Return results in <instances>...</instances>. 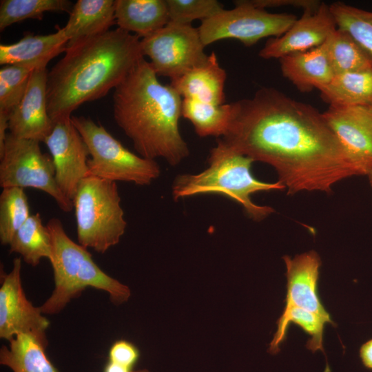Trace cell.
<instances>
[{
  "instance_id": "6da1fadb",
  "label": "cell",
  "mask_w": 372,
  "mask_h": 372,
  "mask_svg": "<svg viewBox=\"0 0 372 372\" xmlns=\"http://www.w3.org/2000/svg\"><path fill=\"white\" fill-rule=\"evenodd\" d=\"M223 142L254 161L274 168L288 194L331 193L337 183L361 172L322 113L273 87L231 103Z\"/></svg>"
},
{
  "instance_id": "7a4b0ae2",
  "label": "cell",
  "mask_w": 372,
  "mask_h": 372,
  "mask_svg": "<svg viewBox=\"0 0 372 372\" xmlns=\"http://www.w3.org/2000/svg\"><path fill=\"white\" fill-rule=\"evenodd\" d=\"M48 72L47 107L53 123L115 89L144 58L141 38L118 28L66 46Z\"/></svg>"
},
{
  "instance_id": "3957f363",
  "label": "cell",
  "mask_w": 372,
  "mask_h": 372,
  "mask_svg": "<svg viewBox=\"0 0 372 372\" xmlns=\"http://www.w3.org/2000/svg\"><path fill=\"white\" fill-rule=\"evenodd\" d=\"M182 100L143 58L114 89L113 116L141 156L175 166L189 154L178 127Z\"/></svg>"
},
{
  "instance_id": "277c9868",
  "label": "cell",
  "mask_w": 372,
  "mask_h": 372,
  "mask_svg": "<svg viewBox=\"0 0 372 372\" xmlns=\"http://www.w3.org/2000/svg\"><path fill=\"white\" fill-rule=\"evenodd\" d=\"M254 161L228 146L220 138L210 151L209 166L196 174L178 175L172 185L174 200L203 194H220L241 205L254 220H261L274 212L266 205L254 203L251 196L261 192L285 189L279 182L266 183L251 172Z\"/></svg>"
},
{
  "instance_id": "5b68a950",
  "label": "cell",
  "mask_w": 372,
  "mask_h": 372,
  "mask_svg": "<svg viewBox=\"0 0 372 372\" xmlns=\"http://www.w3.org/2000/svg\"><path fill=\"white\" fill-rule=\"evenodd\" d=\"M52 241L51 262L54 289L39 307L43 314H55L87 287L103 290L112 302L120 304L131 296L130 288L105 273L93 260L86 248L74 242L66 234L59 218L46 225Z\"/></svg>"
},
{
  "instance_id": "8992f818",
  "label": "cell",
  "mask_w": 372,
  "mask_h": 372,
  "mask_svg": "<svg viewBox=\"0 0 372 372\" xmlns=\"http://www.w3.org/2000/svg\"><path fill=\"white\" fill-rule=\"evenodd\" d=\"M72 202L79 244L103 254L118 243L127 223L116 182L89 175Z\"/></svg>"
},
{
  "instance_id": "52a82bcc",
  "label": "cell",
  "mask_w": 372,
  "mask_h": 372,
  "mask_svg": "<svg viewBox=\"0 0 372 372\" xmlns=\"http://www.w3.org/2000/svg\"><path fill=\"white\" fill-rule=\"evenodd\" d=\"M71 119L91 156L87 161L89 175L138 185H149L160 176V167L155 160L130 152L103 125L85 116H72Z\"/></svg>"
},
{
  "instance_id": "ba28073f",
  "label": "cell",
  "mask_w": 372,
  "mask_h": 372,
  "mask_svg": "<svg viewBox=\"0 0 372 372\" xmlns=\"http://www.w3.org/2000/svg\"><path fill=\"white\" fill-rule=\"evenodd\" d=\"M39 143L7 134L0 150V186L41 190L52 197L61 209L69 212L73 202L59 187L52 158L42 152Z\"/></svg>"
},
{
  "instance_id": "9c48e42d",
  "label": "cell",
  "mask_w": 372,
  "mask_h": 372,
  "mask_svg": "<svg viewBox=\"0 0 372 372\" xmlns=\"http://www.w3.org/2000/svg\"><path fill=\"white\" fill-rule=\"evenodd\" d=\"M234 3V8H223L201 21L198 29L205 46L223 39H234L249 47L263 38L282 35L297 19L292 14L272 13L255 8L245 0H236Z\"/></svg>"
},
{
  "instance_id": "30bf717a",
  "label": "cell",
  "mask_w": 372,
  "mask_h": 372,
  "mask_svg": "<svg viewBox=\"0 0 372 372\" xmlns=\"http://www.w3.org/2000/svg\"><path fill=\"white\" fill-rule=\"evenodd\" d=\"M143 56L157 76L174 80L207 58L198 28L192 24L169 21L155 32L141 39Z\"/></svg>"
},
{
  "instance_id": "8fae6325",
  "label": "cell",
  "mask_w": 372,
  "mask_h": 372,
  "mask_svg": "<svg viewBox=\"0 0 372 372\" xmlns=\"http://www.w3.org/2000/svg\"><path fill=\"white\" fill-rule=\"evenodd\" d=\"M21 259L13 260L11 271L1 269L0 337L9 342L21 333L34 335L48 342L45 331L50 322L27 299L21 278Z\"/></svg>"
},
{
  "instance_id": "7c38bea8",
  "label": "cell",
  "mask_w": 372,
  "mask_h": 372,
  "mask_svg": "<svg viewBox=\"0 0 372 372\" xmlns=\"http://www.w3.org/2000/svg\"><path fill=\"white\" fill-rule=\"evenodd\" d=\"M71 118L54 123L44 143L54 165L59 187L72 201L80 183L89 176L90 154Z\"/></svg>"
},
{
  "instance_id": "4fadbf2b",
  "label": "cell",
  "mask_w": 372,
  "mask_h": 372,
  "mask_svg": "<svg viewBox=\"0 0 372 372\" xmlns=\"http://www.w3.org/2000/svg\"><path fill=\"white\" fill-rule=\"evenodd\" d=\"M323 116L362 176L372 170V106L329 105Z\"/></svg>"
},
{
  "instance_id": "5bb4252c",
  "label": "cell",
  "mask_w": 372,
  "mask_h": 372,
  "mask_svg": "<svg viewBox=\"0 0 372 372\" xmlns=\"http://www.w3.org/2000/svg\"><path fill=\"white\" fill-rule=\"evenodd\" d=\"M337 28L329 6L322 2L315 12H303L282 35L268 39L258 55L278 59L322 45Z\"/></svg>"
},
{
  "instance_id": "9a60e30c",
  "label": "cell",
  "mask_w": 372,
  "mask_h": 372,
  "mask_svg": "<svg viewBox=\"0 0 372 372\" xmlns=\"http://www.w3.org/2000/svg\"><path fill=\"white\" fill-rule=\"evenodd\" d=\"M48 72L47 68L32 72L23 98L9 116L12 136L44 143L50 134L54 123L47 107Z\"/></svg>"
},
{
  "instance_id": "2e32d148",
  "label": "cell",
  "mask_w": 372,
  "mask_h": 372,
  "mask_svg": "<svg viewBox=\"0 0 372 372\" xmlns=\"http://www.w3.org/2000/svg\"><path fill=\"white\" fill-rule=\"evenodd\" d=\"M286 265L287 295L284 308L296 307L313 313L335 327L318 293L322 262L318 254L311 250L293 258L282 257Z\"/></svg>"
},
{
  "instance_id": "e0dca14e",
  "label": "cell",
  "mask_w": 372,
  "mask_h": 372,
  "mask_svg": "<svg viewBox=\"0 0 372 372\" xmlns=\"http://www.w3.org/2000/svg\"><path fill=\"white\" fill-rule=\"evenodd\" d=\"M48 34H25L18 41L0 45L1 65H15L32 71L45 69L55 56L65 52L68 42L63 28Z\"/></svg>"
},
{
  "instance_id": "ac0fdd59",
  "label": "cell",
  "mask_w": 372,
  "mask_h": 372,
  "mask_svg": "<svg viewBox=\"0 0 372 372\" xmlns=\"http://www.w3.org/2000/svg\"><path fill=\"white\" fill-rule=\"evenodd\" d=\"M226 78L225 70L220 65L215 52H211L205 61L171 81L170 85L183 99L223 105L225 103Z\"/></svg>"
},
{
  "instance_id": "d6986e66",
  "label": "cell",
  "mask_w": 372,
  "mask_h": 372,
  "mask_svg": "<svg viewBox=\"0 0 372 372\" xmlns=\"http://www.w3.org/2000/svg\"><path fill=\"white\" fill-rule=\"evenodd\" d=\"M279 61L282 75L301 92L318 89L335 76L324 43L286 55Z\"/></svg>"
},
{
  "instance_id": "ffe728a7",
  "label": "cell",
  "mask_w": 372,
  "mask_h": 372,
  "mask_svg": "<svg viewBox=\"0 0 372 372\" xmlns=\"http://www.w3.org/2000/svg\"><path fill=\"white\" fill-rule=\"evenodd\" d=\"M114 23V0H78L63 27L67 46L107 32Z\"/></svg>"
},
{
  "instance_id": "44dd1931",
  "label": "cell",
  "mask_w": 372,
  "mask_h": 372,
  "mask_svg": "<svg viewBox=\"0 0 372 372\" xmlns=\"http://www.w3.org/2000/svg\"><path fill=\"white\" fill-rule=\"evenodd\" d=\"M118 28L142 39L169 22L166 0H116Z\"/></svg>"
},
{
  "instance_id": "7402d4cb",
  "label": "cell",
  "mask_w": 372,
  "mask_h": 372,
  "mask_svg": "<svg viewBox=\"0 0 372 372\" xmlns=\"http://www.w3.org/2000/svg\"><path fill=\"white\" fill-rule=\"evenodd\" d=\"M48 342L21 333L0 349V364L13 372H59L45 353Z\"/></svg>"
},
{
  "instance_id": "603a6c76",
  "label": "cell",
  "mask_w": 372,
  "mask_h": 372,
  "mask_svg": "<svg viewBox=\"0 0 372 372\" xmlns=\"http://www.w3.org/2000/svg\"><path fill=\"white\" fill-rule=\"evenodd\" d=\"M318 90L329 105L372 106V69L335 74Z\"/></svg>"
},
{
  "instance_id": "cb8c5ba5",
  "label": "cell",
  "mask_w": 372,
  "mask_h": 372,
  "mask_svg": "<svg viewBox=\"0 0 372 372\" xmlns=\"http://www.w3.org/2000/svg\"><path fill=\"white\" fill-rule=\"evenodd\" d=\"M324 44L335 75L372 69V54L348 32L337 28Z\"/></svg>"
},
{
  "instance_id": "d4e9b609",
  "label": "cell",
  "mask_w": 372,
  "mask_h": 372,
  "mask_svg": "<svg viewBox=\"0 0 372 372\" xmlns=\"http://www.w3.org/2000/svg\"><path fill=\"white\" fill-rule=\"evenodd\" d=\"M10 253L19 254L28 265L37 266L41 258H52L51 236L39 213L31 215L14 235Z\"/></svg>"
},
{
  "instance_id": "484cf974",
  "label": "cell",
  "mask_w": 372,
  "mask_h": 372,
  "mask_svg": "<svg viewBox=\"0 0 372 372\" xmlns=\"http://www.w3.org/2000/svg\"><path fill=\"white\" fill-rule=\"evenodd\" d=\"M182 116L193 125L201 137H222L226 133L231 117V105H215L193 99H183Z\"/></svg>"
},
{
  "instance_id": "4316f807",
  "label": "cell",
  "mask_w": 372,
  "mask_h": 372,
  "mask_svg": "<svg viewBox=\"0 0 372 372\" xmlns=\"http://www.w3.org/2000/svg\"><path fill=\"white\" fill-rule=\"evenodd\" d=\"M290 323L298 325L310 336L306 344L309 350L312 353L320 350L324 353L323 333L327 321L313 313L296 307L284 308L281 316L277 320V331L269 344L270 353L276 354L280 351V346L286 339Z\"/></svg>"
},
{
  "instance_id": "83f0119b",
  "label": "cell",
  "mask_w": 372,
  "mask_h": 372,
  "mask_svg": "<svg viewBox=\"0 0 372 372\" xmlns=\"http://www.w3.org/2000/svg\"><path fill=\"white\" fill-rule=\"evenodd\" d=\"M32 72L15 65H4L0 69L1 141L6 137L9 116L23 98Z\"/></svg>"
},
{
  "instance_id": "f1b7e54d",
  "label": "cell",
  "mask_w": 372,
  "mask_h": 372,
  "mask_svg": "<svg viewBox=\"0 0 372 372\" xmlns=\"http://www.w3.org/2000/svg\"><path fill=\"white\" fill-rule=\"evenodd\" d=\"M72 7V2L68 0H1L0 30L28 19L42 20L46 12L70 13Z\"/></svg>"
},
{
  "instance_id": "f546056e",
  "label": "cell",
  "mask_w": 372,
  "mask_h": 372,
  "mask_svg": "<svg viewBox=\"0 0 372 372\" xmlns=\"http://www.w3.org/2000/svg\"><path fill=\"white\" fill-rule=\"evenodd\" d=\"M23 188L6 187L0 195V241L10 245L14 235L30 216Z\"/></svg>"
},
{
  "instance_id": "4dcf8cb0",
  "label": "cell",
  "mask_w": 372,
  "mask_h": 372,
  "mask_svg": "<svg viewBox=\"0 0 372 372\" xmlns=\"http://www.w3.org/2000/svg\"><path fill=\"white\" fill-rule=\"evenodd\" d=\"M329 9L337 28L348 32L372 54V12L338 1Z\"/></svg>"
},
{
  "instance_id": "1f68e13d",
  "label": "cell",
  "mask_w": 372,
  "mask_h": 372,
  "mask_svg": "<svg viewBox=\"0 0 372 372\" xmlns=\"http://www.w3.org/2000/svg\"><path fill=\"white\" fill-rule=\"evenodd\" d=\"M169 21L192 24L210 18L223 9L216 0H166Z\"/></svg>"
},
{
  "instance_id": "d6a6232c",
  "label": "cell",
  "mask_w": 372,
  "mask_h": 372,
  "mask_svg": "<svg viewBox=\"0 0 372 372\" xmlns=\"http://www.w3.org/2000/svg\"><path fill=\"white\" fill-rule=\"evenodd\" d=\"M140 356L138 348L132 342L119 340L111 346L109 360L132 369Z\"/></svg>"
},
{
  "instance_id": "836d02e7",
  "label": "cell",
  "mask_w": 372,
  "mask_h": 372,
  "mask_svg": "<svg viewBox=\"0 0 372 372\" xmlns=\"http://www.w3.org/2000/svg\"><path fill=\"white\" fill-rule=\"evenodd\" d=\"M245 1L257 8H266L291 6L300 8L305 12H315L318 10L322 2L316 0H245Z\"/></svg>"
},
{
  "instance_id": "e575fe53",
  "label": "cell",
  "mask_w": 372,
  "mask_h": 372,
  "mask_svg": "<svg viewBox=\"0 0 372 372\" xmlns=\"http://www.w3.org/2000/svg\"><path fill=\"white\" fill-rule=\"evenodd\" d=\"M360 357L363 365L372 370V339L364 342L360 349Z\"/></svg>"
},
{
  "instance_id": "d590c367",
  "label": "cell",
  "mask_w": 372,
  "mask_h": 372,
  "mask_svg": "<svg viewBox=\"0 0 372 372\" xmlns=\"http://www.w3.org/2000/svg\"><path fill=\"white\" fill-rule=\"evenodd\" d=\"M132 369L120 364L108 360L103 372H132Z\"/></svg>"
},
{
  "instance_id": "8d00e7d4",
  "label": "cell",
  "mask_w": 372,
  "mask_h": 372,
  "mask_svg": "<svg viewBox=\"0 0 372 372\" xmlns=\"http://www.w3.org/2000/svg\"><path fill=\"white\" fill-rule=\"evenodd\" d=\"M367 176L369 177L370 185H371V189H372V170H371V172L368 174Z\"/></svg>"
},
{
  "instance_id": "74e56055",
  "label": "cell",
  "mask_w": 372,
  "mask_h": 372,
  "mask_svg": "<svg viewBox=\"0 0 372 372\" xmlns=\"http://www.w3.org/2000/svg\"><path fill=\"white\" fill-rule=\"evenodd\" d=\"M132 372H149V371L147 369H141L137 371H133Z\"/></svg>"
}]
</instances>
